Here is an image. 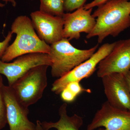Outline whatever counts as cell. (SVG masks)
<instances>
[{"instance_id":"obj_1","label":"cell","mask_w":130,"mask_h":130,"mask_svg":"<svg viewBox=\"0 0 130 130\" xmlns=\"http://www.w3.org/2000/svg\"><path fill=\"white\" fill-rule=\"evenodd\" d=\"M92 15L95 25L86 38L97 37L101 43L108 36L116 37L129 28L130 0H109L98 7Z\"/></svg>"},{"instance_id":"obj_2","label":"cell","mask_w":130,"mask_h":130,"mask_svg":"<svg viewBox=\"0 0 130 130\" xmlns=\"http://www.w3.org/2000/svg\"><path fill=\"white\" fill-rule=\"evenodd\" d=\"M16 38L7 48L1 60L9 62L19 56L33 53L48 54L50 45L41 40L35 30L31 19L26 15L18 16L11 26Z\"/></svg>"},{"instance_id":"obj_3","label":"cell","mask_w":130,"mask_h":130,"mask_svg":"<svg viewBox=\"0 0 130 130\" xmlns=\"http://www.w3.org/2000/svg\"><path fill=\"white\" fill-rule=\"evenodd\" d=\"M50 47L48 55L51 61V76L58 78L91 57L98 44L88 49H79L72 45L67 38H63Z\"/></svg>"},{"instance_id":"obj_4","label":"cell","mask_w":130,"mask_h":130,"mask_svg":"<svg viewBox=\"0 0 130 130\" xmlns=\"http://www.w3.org/2000/svg\"><path fill=\"white\" fill-rule=\"evenodd\" d=\"M49 67L42 65L31 68L10 86L25 106L29 107L41 99L47 85V71Z\"/></svg>"},{"instance_id":"obj_5","label":"cell","mask_w":130,"mask_h":130,"mask_svg":"<svg viewBox=\"0 0 130 130\" xmlns=\"http://www.w3.org/2000/svg\"><path fill=\"white\" fill-rule=\"evenodd\" d=\"M115 44V42L103 44L89 59L55 80L52 84L51 91L56 94H59L70 83L80 82L90 76L94 72L100 62L112 51Z\"/></svg>"},{"instance_id":"obj_6","label":"cell","mask_w":130,"mask_h":130,"mask_svg":"<svg viewBox=\"0 0 130 130\" xmlns=\"http://www.w3.org/2000/svg\"><path fill=\"white\" fill-rule=\"evenodd\" d=\"M130 130V111L118 109L108 102L103 103L95 114L86 130Z\"/></svg>"},{"instance_id":"obj_7","label":"cell","mask_w":130,"mask_h":130,"mask_svg":"<svg viewBox=\"0 0 130 130\" xmlns=\"http://www.w3.org/2000/svg\"><path fill=\"white\" fill-rule=\"evenodd\" d=\"M42 65H51L48 54L33 53L19 56L11 63L0 60V74L6 77L8 85L14 82L33 68Z\"/></svg>"},{"instance_id":"obj_8","label":"cell","mask_w":130,"mask_h":130,"mask_svg":"<svg viewBox=\"0 0 130 130\" xmlns=\"http://www.w3.org/2000/svg\"><path fill=\"white\" fill-rule=\"evenodd\" d=\"M130 71V38L115 42L110 53L98 65L99 77L113 73L125 74Z\"/></svg>"},{"instance_id":"obj_9","label":"cell","mask_w":130,"mask_h":130,"mask_svg":"<svg viewBox=\"0 0 130 130\" xmlns=\"http://www.w3.org/2000/svg\"><path fill=\"white\" fill-rule=\"evenodd\" d=\"M2 91L10 130H35L36 124L28 118L29 107L20 102L11 86L4 85Z\"/></svg>"},{"instance_id":"obj_10","label":"cell","mask_w":130,"mask_h":130,"mask_svg":"<svg viewBox=\"0 0 130 130\" xmlns=\"http://www.w3.org/2000/svg\"><path fill=\"white\" fill-rule=\"evenodd\" d=\"M101 79L107 101L114 107L130 111V91L124 74L111 73Z\"/></svg>"},{"instance_id":"obj_11","label":"cell","mask_w":130,"mask_h":130,"mask_svg":"<svg viewBox=\"0 0 130 130\" xmlns=\"http://www.w3.org/2000/svg\"><path fill=\"white\" fill-rule=\"evenodd\" d=\"M30 15L34 28L41 40L51 45L63 39V17L53 16L40 10L32 12Z\"/></svg>"},{"instance_id":"obj_12","label":"cell","mask_w":130,"mask_h":130,"mask_svg":"<svg viewBox=\"0 0 130 130\" xmlns=\"http://www.w3.org/2000/svg\"><path fill=\"white\" fill-rule=\"evenodd\" d=\"M92 8H81L72 13H64L63 38L69 40H78L82 32L90 33L94 27L96 19L91 14Z\"/></svg>"},{"instance_id":"obj_13","label":"cell","mask_w":130,"mask_h":130,"mask_svg":"<svg viewBox=\"0 0 130 130\" xmlns=\"http://www.w3.org/2000/svg\"><path fill=\"white\" fill-rule=\"evenodd\" d=\"M59 119L56 122H41L42 126L44 130H49L52 128H55L57 130H80L83 124V118L77 114L68 116L67 103L61 105L59 109ZM103 129L100 128L97 130Z\"/></svg>"},{"instance_id":"obj_14","label":"cell","mask_w":130,"mask_h":130,"mask_svg":"<svg viewBox=\"0 0 130 130\" xmlns=\"http://www.w3.org/2000/svg\"><path fill=\"white\" fill-rule=\"evenodd\" d=\"M40 10L53 16L63 17L64 0H40Z\"/></svg>"},{"instance_id":"obj_15","label":"cell","mask_w":130,"mask_h":130,"mask_svg":"<svg viewBox=\"0 0 130 130\" xmlns=\"http://www.w3.org/2000/svg\"><path fill=\"white\" fill-rule=\"evenodd\" d=\"M4 85L2 75L0 74V130L4 128L7 123L6 107L2 91Z\"/></svg>"},{"instance_id":"obj_16","label":"cell","mask_w":130,"mask_h":130,"mask_svg":"<svg viewBox=\"0 0 130 130\" xmlns=\"http://www.w3.org/2000/svg\"><path fill=\"white\" fill-rule=\"evenodd\" d=\"M87 0H64V9L67 13L73 12L84 7Z\"/></svg>"},{"instance_id":"obj_17","label":"cell","mask_w":130,"mask_h":130,"mask_svg":"<svg viewBox=\"0 0 130 130\" xmlns=\"http://www.w3.org/2000/svg\"><path fill=\"white\" fill-rule=\"evenodd\" d=\"M66 88H67L71 91L75 95L77 96L79 94L86 92L87 93H90V90L84 88L81 86L79 82L74 81L68 84Z\"/></svg>"},{"instance_id":"obj_18","label":"cell","mask_w":130,"mask_h":130,"mask_svg":"<svg viewBox=\"0 0 130 130\" xmlns=\"http://www.w3.org/2000/svg\"><path fill=\"white\" fill-rule=\"evenodd\" d=\"M13 33L11 31H9L7 36L5 37V40L2 42H0V60L2 58L3 55L9 46V43L12 37Z\"/></svg>"},{"instance_id":"obj_19","label":"cell","mask_w":130,"mask_h":130,"mask_svg":"<svg viewBox=\"0 0 130 130\" xmlns=\"http://www.w3.org/2000/svg\"><path fill=\"white\" fill-rule=\"evenodd\" d=\"M61 98L66 102H72L74 101L77 96L67 88H65L60 93Z\"/></svg>"},{"instance_id":"obj_20","label":"cell","mask_w":130,"mask_h":130,"mask_svg":"<svg viewBox=\"0 0 130 130\" xmlns=\"http://www.w3.org/2000/svg\"><path fill=\"white\" fill-rule=\"evenodd\" d=\"M109 0H93L91 2L84 6V8L86 9L93 8L95 7H98L105 4Z\"/></svg>"},{"instance_id":"obj_21","label":"cell","mask_w":130,"mask_h":130,"mask_svg":"<svg viewBox=\"0 0 130 130\" xmlns=\"http://www.w3.org/2000/svg\"><path fill=\"white\" fill-rule=\"evenodd\" d=\"M124 76L130 91V71L124 74Z\"/></svg>"},{"instance_id":"obj_22","label":"cell","mask_w":130,"mask_h":130,"mask_svg":"<svg viewBox=\"0 0 130 130\" xmlns=\"http://www.w3.org/2000/svg\"><path fill=\"white\" fill-rule=\"evenodd\" d=\"M35 130H44L42 126L41 122L39 120H37L36 128Z\"/></svg>"},{"instance_id":"obj_23","label":"cell","mask_w":130,"mask_h":130,"mask_svg":"<svg viewBox=\"0 0 130 130\" xmlns=\"http://www.w3.org/2000/svg\"><path fill=\"white\" fill-rule=\"evenodd\" d=\"M4 2L7 3H11L12 6L13 7H15L16 6V4H17V3H16V0H5Z\"/></svg>"},{"instance_id":"obj_24","label":"cell","mask_w":130,"mask_h":130,"mask_svg":"<svg viewBox=\"0 0 130 130\" xmlns=\"http://www.w3.org/2000/svg\"><path fill=\"white\" fill-rule=\"evenodd\" d=\"M1 0H0V8L3 7L5 6V4L1 2Z\"/></svg>"},{"instance_id":"obj_25","label":"cell","mask_w":130,"mask_h":130,"mask_svg":"<svg viewBox=\"0 0 130 130\" xmlns=\"http://www.w3.org/2000/svg\"><path fill=\"white\" fill-rule=\"evenodd\" d=\"M1 1H5V0H1Z\"/></svg>"},{"instance_id":"obj_26","label":"cell","mask_w":130,"mask_h":130,"mask_svg":"<svg viewBox=\"0 0 130 130\" xmlns=\"http://www.w3.org/2000/svg\"></svg>"},{"instance_id":"obj_27","label":"cell","mask_w":130,"mask_h":130,"mask_svg":"<svg viewBox=\"0 0 130 130\" xmlns=\"http://www.w3.org/2000/svg\"><path fill=\"white\" fill-rule=\"evenodd\" d=\"M31 1H32V0H31Z\"/></svg>"}]
</instances>
